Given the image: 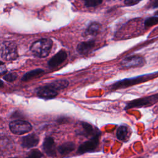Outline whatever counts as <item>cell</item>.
I'll list each match as a JSON object with an SVG mask.
<instances>
[{
    "label": "cell",
    "mask_w": 158,
    "mask_h": 158,
    "mask_svg": "<svg viewBox=\"0 0 158 158\" xmlns=\"http://www.w3.org/2000/svg\"><path fill=\"white\" fill-rule=\"evenodd\" d=\"M157 77H158V72H156L151 73L139 75L135 77L125 78V79L115 81L109 86V88L112 90L122 89V88H127L135 85H137L139 83H141L149 81Z\"/></svg>",
    "instance_id": "6da1fadb"
},
{
    "label": "cell",
    "mask_w": 158,
    "mask_h": 158,
    "mask_svg": "<svg viewBox=\"0 0 158 158\" xmlns=\"http://www.w3.org/2000/svg\"><path fill=\"white\" fill-rule=\"evenodd\" d=\"M52 41L49 38H42L34 42L30 48L31 51L38 57H45L50 52Z\"/></svg>",
    "instance_id": "7a4b0ae2"
},
{
    "label": "cell",
    "mask_w": 158,
    "mask_h": 158,
    "mask_svg": "<svg viewBox=\"0 0 158 158\" xmlns=\"http://www.w3.org/2000/svg\"><path fill=\"white\" fill-rule=\"evenodd\" d=\"M158 102V93L138 98L128 102L125 107V110L133 108H139L151 106Z\"/></svg>",
    "instance_id": "3957f363"
},
{
    "label": "cell",
    "mask_w": 158,
    "mask_h": 158,
    "mask_svg": "<svg viewBox=\"0 0 158 158\" xmlns=\"http://www.w3.org/2000/svg\"><path fill=\"white\" fill-rule=\"evenodd\" d=\"M9 128L14 134L22 135L31 131L32 126L28 122L17 120H14L9 123Z\"/></svg>",
    "instance_id": "277c9868"
},
{
    "label": "cell",
    "mask_w": 158,
    "mask_h": 158,
    "mask_svg": "<svg viewBox=\"0 0 158 158\" xmlns=\"http://www.w3.org/2000/svg\"><path fill=\"white\" fill-rule=\"evenodd\" d=\"M81 129H79L76 131L77 135L83 136L87 138L90 137L91 138H92L96 136L99 137L101 134V132L98 128L87 122H81Z\"/></svg>",
    "instance_id": "5b68a950"
},
{
    "label": "cell",
    "mask_w": 158,
    "mask_h": 158,
    "mask_svg": "<svg viewBox=\"0 0 158 158\" xmlns=\"http://www.w3.org/2000/svg\"><path fill=\"white\" fill-rule=\"evenodd\" d=\"M1 56L6 60H14L18 57L16 46L12 43H4L1 49Z\"/></svg>",
    "instance_id": "8992f818"
},
{
    "label": "cell",
    "mask_w": 158,
    "mask_h": 158,
    "mask_svg": "<svg viewBox=\"0 0 158 158\" xmlns=\"http://www.w3.org/2000/svg\"><path fill=\"white\" fill-rule=\"evenodd\" d=\"M145 64L144 57L140 56H131L124 58L120 62V65L123 67H139Z\"/></svg>",
    "instance_id": "52a82bcc"
},
{
    "label": "cell",
    "mask_w": 158,
    "mask_h": 158,
    "mask_svg": "<svg viewBox=\"0 0 158 158\" xmlns=\"http://www.w3.org/2000/svg\"><path fill=\"white\" fill-rule=\"evenodd\" d=\"M99 145V136L90 138L89 140L80 144L78 148L77 153L82 154L86 152L94 151Z\"/></svg>",
    "instance_id": "ba28073f"
},
{
    "label": "cell",
    "mask_w": 158,
    "mask_h": 158,
    "mask_svg": "<svg viewBox=\"0 0 158 158\" xmlns=\"http://www.w3.org/2000/svg\"><path fill=\"white\" fill-rule=\"evenodd\" d=\"M37 94L40 98L43 99H52L58 94V92L46 85L38 88Z\"/></svg>",
    "instance_id": "9c48e42d"
},
{
    "label": "cell",
    "mask_w": 158,
    "mask_h": 158,
    "mask_svg": "<svg viewBox=\"0 0 158 158\" xmlns=\"http://www.w3.org/2000/svg\"><path fill=\"white\" fill-rule=\"evenodd\" d=\"M67 57L66 52L64 50H60L57 54H56L51 59L48 61V65L51 67H55L62 64Z\"/></svg>",
    "instance_id": "30bf717a"
},
{
    "label": "cell",
    "mask_w": 158,
    "mask_h": 158,
    "mask_svg": "<svg viewBox=\"0 0 158 158\" xmlns=\"http://www.w3.org/2000/svg\"><path fill=\"white\" fill-rule=\"evenodd\" d=\"M38 142L39 138L36 134H30L22 138V146L25 148H31L36 146Z\"/></svg>",
    "instance_id": "8fae6325"
},
{
    "label": "cell",
    "mask_w": 158,
    "mask_h": 158,
    "mask_svg": "<svg viewBox=\"0 0 158 158\" xmlns=\"http://www.w3.org/2000/svg\"><path fill=\"white\" fill-rule=\"evenodd\" d=\"M43 147L44 152L50 156L55 155V143L52 137L48 136L44 139Z\"/></svg>",
    "instance_id": "7c38bea8"
},
{
    "label": "cell",
    "mask_w": 158,
    "mask_h": 158,
    "mask_svg": "<svg viewBox=\"0 0 158 158\" xmlns=\"http://www.w3.org/2000/svg\"><path fill=\"white\" fill-rule=\"evenodd\" d=\"M95 45V42L94 40H89L88 41L81 42L77 45V51L78 53L81 54H86L92 48H94Z\"/></svg>",
    "instance_id": "4fadbf2b"
},
{
    "label": "cell",
    "mask_w": 158,
    "mask_h": 158,
    "mask_svg": "<svg viewBox=\"0 0 158 158\" xmlns=\"http://www.w3.org/2000/svg\"><path fill=\"white\" fill-rule=\"evenodd\" d=\"M75 149V144L73 142H67L62 144L57 148L58 152L62 155L67 154Z\"/></svg>",
    "instance_id": "5bb4252c"
},
{
    "label": "cell",
    "mask_w": 158,
    "mask_h": 158,
    "mask_svg": "<svg viewBox=\"0 0 158 158\" xmlns=\"http://www.w3.org/2000/svg\"><path fill=\"white\" fill-rule=\"evenodd\" d=\"M47 85H48L54 90L58 91L59 90H61L67 88L69 85V81L66 80H58L52 81L47 84Z\"/></svg>",
    "instance_id": "9a60e30c"
},
{
    "label": "cell",
    "mask_w": 158,
    "mask_h": 158,
    "mask_svg": "<svg viewBox=\"0 0 158 158\" xmlns=\"http://www.w3.org/2000/svg\"><path fill=\"white\" fill-rule=\"evenodd\" d=\"M117 138L119 140L125 141L129 136V129L128 127L125 125L120 126L117 130Z\"/></svg>",
    "instance_id": "2e32d148"
},
{
    "label": "cell",
    "mask_w": 158,
    "mask_h": 158,
    "mask_svg": "<svg viewBox=\"0 0 158 158\" xmlns=\"http://www.w3.org/2000/svg\"><path fill=\"white\" fill-rule=\"evenodd\" d=\"M43 72H44V70L41 69H36L29 71V72H27L26 73H25V75H23V76L22 78V80L23 81H27L29 80H31L33 77L38 76V75L42 73Z\"/></svg>",
    "instance_id": "e0dca14e"
},
{
    "label": "cell",
    "mask_w": 158,
    "mask_h": 158,
    "mask_svg": "<svg viewBox=\"0 0 158 158\" xmlns=\"http://www.w3.org/2000/svg\"><path fill=\"white\" fill-rule=\"evenodd\" d=\"M100 27H101V25L99 23L97 22H92L88 27L87 29L86 30L85 33L86 35H95L99 31Z\"/></svg>",
    "instance_id": "ac0fdd59"
},
{
    "label": "cell",
    "mask_w": 158,
    "mask_h": 158,
    "mask_svg": "<svg viewBox=\"0 0 158 158\" xmlns=\"http://www.w3.org/2000/svg\"><path fill=\"white\" fill-rule=\"evenodd\" d=\"M158 23V17L153 16L148 17L144 21V26L146 27H149Z\"/></svg>",
    "instance_id": "d6986e66"
},
{
    "label": "cell",
    "mask_w": 158,
    "mask_h": 158,
    "mask_svg": "<svg viewBox=\"0 0 158 158\" xmlns=\"http://www.w3.org/2000/svg\"><path fill=\"white\" fill-rule=\"evenodd\" d=\"M83 1L87 7H96L102 2V0H83Z\"/></svg>",
    "instance_id": "ffe728a7"
},
{
    "label": "cell",
    "mask_w": 158,
    "mask_h": 158,
    "mask_svg": "<svg viewBox=\"0 0 158 158\" xmlns=\"http://www.w3.org/2000/svg\"><path fill=\"white\" fill-rule=\"evenodd\" d=\"M43 156V154L38 149L31 150L25 158H41Z\"/></svg>",
    "instance_id": "44dd1931"
},
{
    "label": "cell",
    "mask_w": 158,
    "mask_h": 158,
    "mask_svg": "<svg viewBox=\"0 0 158 158\" xmlns=\"http://www.w3.org/2000/svg\"><path fill=\"white\" fill-rule=\"evenodd\" d=\"M17 75L14 73H9L4 75V79L8 82H13L17 79Z\"/></svg>",
    "instance_id": "7402d4cb"
},
{
    "label": "cell",
    "mask_w": 158,
    "mask_h": 158,
    "mask_svg": "<svg viewBox=\"0 0 158 158\" xmlns=\"http://www.w3.org/2000/svg\"><path fill=\"white\" fill-rule=\"evenodd\" d=\"M142 0H125L124 4L127 6H131L138 4Z\"/></svg>",
    "instance_id": "603a6c76"
},
{
    "label": "cell",
    "mask_w": 158,
    "mask_h": 158,
    "mask_svg": "<svg viewBox=\"0 0 158 158\" xmlns=\"http://www.w3.org/2000/svg\"><path fill=\"white\" fill-rule=\"evenodd\" d=\"M7 72V69L5 64L0 61V75H3Z\"/></svg>",
    "instance_id": "cb8c5ba5"
},
{
    "label": "cell",
    "mask_w": 158,
    "mask_h": 158,
    "mask_svg": "<svg viewBox=\"0 0 158 158\" xmlns=\"http://www.w3.org/2000/svg\"><path fill=\"white\" fill-rule=\"evenodd\" d=\"M152 7L154 8L158 7V0H155L152 3Z\"/></svg>",
    "instance_id": "d4e9b609"
},
{
    "label": "cell",
    "mask_w": 158,
    "mask_h": 158,
    "mask_svg": "<svg viewBox=\"0 0 158 158\" xmlns=\"http://www.w3.org/2000/svg\"><path fill=\"white\" fill-rule=\"evenodd\" d=\"M3 86H4V83H3V82L0 80V88L3 87Z\"/></svg>",
    "instance_id": "484cf974"
},
{
    "label": "cell",
    "mask_w": 158,
    "mask_h": 158,
    "mask_svg": "<svg viewBox=\"0 0 158 158\" xmlns=\"http://www.w3.org/2000/svg\"><path fill=\"white\" fill-rule=\"evenodd\" d=\"M155 15H156V16H157V17H158V10H157V11H156V12H155Z\"/></svg>",
    "instance_id": "4316f807"
},
{
    "label": "cell",
    "mask_w": 158,
    "mask_h": 158,
    "mask_svg": "<svg viewBox=\"0 0 158 158\" xmlns=\"http://www.w3.org/2000/svg\"><path fill=\"white\" fill-rule=\"evenodd\" d=\"M11 158H17V157H11Z\"/></svg>",
    "instance_id": "83f0119b"
},
{
    "label": "cell",
    "mask_w": 158,
    "mask_h": 158,
    "mask_svg": "<svg viewBox=\"0 0 158 158\" xmlns=\"http://www.w3.org/2000/svg\"><path fill=\"white\" fill-rule=\"evenodd\" d=\"M138 158H144V157H138Z\"/></svg>",
    "instance_id": "f1b7e54d"
}]
</instances>
